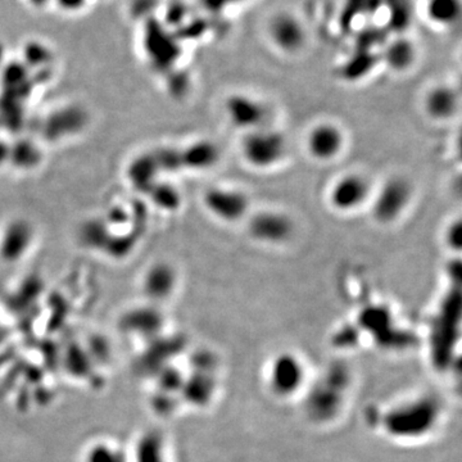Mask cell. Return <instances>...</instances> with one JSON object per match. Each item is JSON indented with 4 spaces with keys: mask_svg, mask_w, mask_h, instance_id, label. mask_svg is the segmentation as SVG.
Wrapping results in <instances>:
<instances>
[{
    "mask_svg": "<svg viewBox=\"0 0 462 462\" xmlns=\"http://www.w3.org/2000/svg\"><path fill=\"white\" fill-rule=\"evenodd\" d=\"M287 153L284 135L270 127H261L245 133L242 141V156L248 165L267 170L280 164Z\"/></svg>",
    "mask_w": 462,
    "mask_h": 462,
    "instance_id": "6da1fadb",
    "label": "cell"
},
{
    "mask_svg": "<svg viewBox=\"0 0 462 462\" xmlns=\"http://www.w3.org/2000/svg\"><path fill=\"white\" fill-rule=\"evenodd\" d=\"M267 39L280 53L297 55L308 41L305 22L291 10H277L267 21Z\"/></svg>",
    "mask_w": 462,
    "mask_h": 462,
    "instance_id": "7a4b0ae2",
    "label": "cell"
},
{
    "mask_svg": "<svg viewBox=\"0 0 462 462\" xmlns=\"http://www.w3.org/2000/svg\"><path fill=\"white\" fill-rule=\"evenodd\" d=\"M411 185L396 176L384 182L373 201V215L377 222L387 225L400 219L411 201Z\"/></svg>",
    "mask_w": 462,
    "mask_h": 462,
    "instance_id": "3957f363",
    "label": "cell"
},
{
    "mask_svg": "<svg viewBox=\"0 0 462 462\" xmlns=\"http://www.w3.org/2000/svg\"><path fill=\"white\" fill-rule=\"evenodd\" d=\"M226 115L233 125L250 133L266 126L268 110L264 103L251 95H230L226 99Z\"/></svg>",
    "mask_w": 462,
    "mask_h": 462,
    "instance_id": "277c9868",
    "label": "cell"
},
{
    "mask_svg": "<svg viewBox=\"0 0 462 462\" xmlns=\"http://www.w3.org/2000/svg\"><path fill=\"white\" fill-rule=\"evenodd\" d=\"M370 196L368 180L360 173L339 178L329 192V202L339 212H353L362 207Z\"/></svg>",
    "mask_w": 462,
    "mask_h": 462,
    "instance_id": "5b68a950",
    "label": "cell"
},
{
    "mask_svg": "<svg viewBox=\"0 0 462 462\" xmlns=\"http://www.w3.org/2000/svg\"><path fill=\"white\" fill-rule=\"evenodd\" d=\"M294 230L291 219L280 212L264 211L256 213L248 224V231L253 239L261 243H285Z\"/></svg>",
    "mask_w": 462,
    "mask_h": 462,
    "instance_id": "8992f818",
    "label": "cell"
},
{
    "mask_svg": "<svg viewBox=\"0 0 462 462\" xmlns=\"http://www.w3.org/2000/svg\"><path fill=\"white\" fill-rule=\"evenodd\" d=\"M205 205L215 217L225 222L243 219L250 208L248 196L238 189L213 188L205 194Z\"/></svg>",
    "mask_w": 462,
    "mask_h": 462,
    "instance_id": "52a82bcc",
    "label": "cell"
},
{
    "mask_svg": "<svg viewBox=\"0 0 462 462\" xmlns=\"http://www.w3.org/2000/svg\"><path fill=\"white\" fill-rule=\"evenodd\" d=\"M345 145V135L337 125L322 122L311 129L307 136V150L311 157L326 162L339 156Z\"/></svg>",
    "mask_w": 462,
    "mask_h": 462,
    "instance_id": "ba28073f",
    "label": "cell"
},
{
    "mask_svg": "<svg viewBox=\"0 0 462 462\" xmlns=\"http://www.w3.org/2000/svg\"><path fill=\"white\" fill-rule=\"evenodd\" d=\"M416 55L417 50L415 43L405 35L389 40L382 52V58L385 66L394 72L410 70L415 63Z\"/></svg>",
    "mask_w": 462,
    "mask_h": 462,
    "instance_id": "9c48e42d",
    "label": "cell"
},
{
    "mask_svg": "<svg viewBox=\"0 0 462 462\" xmlns=\"http://www.w3.org/2000/svg\"><path fill=\"white\" fill-rule=\"evenodd\" d=\"M425 110L437 121H447L454 117L459 108V95L454 87L438 85L428 92L425 96Z\"/></svg>",
    "mask_w": 462,
    "mask_h": 462,
    "instance_id": "30bf717a",
    "label": "cell"
},
{
    "mask_svg": "<svg viewBox=\"0 0 462 462\" xmlns=\"http://www.w3.org/2000/svg\"><path fill=\"white\" fill-rule=\"evenodd\" d=\"M461 0H425L424 15L429 24L447 29L461 18Z\"/></svg>",
    "mask_w": 462,
    "mask_h": 462,
    "instance_id": "8fae6325",
    "label": "cell"
},
{
    "mask_svg": "<svg viewBox=\"0 0 462 462\" xmlns=\"http://www.w3.org/2000/svg\"><path fill=\"white\" fill-rule=\"evenodd\" d=\"M219 158V150L216 144L210 141L196 143L184 154V162L193 168H210L216 165Z\"/></svg>",
    "mask_w": 462,
    "mask_h": 462,
    "instance_id": "7c38bea8",
    "label": "cell"
},
{
    "mask_svg": "<svg viewBox=\"0 0 462 462\" xmlns=\"http://www.w3.org/2000/svg\"><path fill=\"white\" fill-rule=\"evenodd\" d=\"M445 242L447 247L454 252L461 251L462 247V224L460 219L454 221L446 230Z\"/></svg>",
    "mask_w": 462,
    "mask_h": 462,
    "instance_id": "4fadbf2b",
    "label": "cell"
},
{
    "mask_svg": "<svg viewBox=\"0 0 462 462\" xmlns=\"http://www.w3.org/2000/svg\"><path fill=\"white\" fill-rule=\"evenodd\" d=\"M227 1H238V0H226V3Z\"/></svg>",
    "mask_w": 462,
    "mask_h": 462,
    "instance_id": "5bb4252c",
    "label": "cell"
}]
</instances>
